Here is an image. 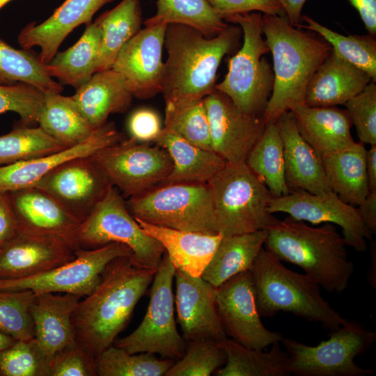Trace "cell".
Wrapping results in <instances>:
<instances>
[{
	"label": "cell",
	"mask_w": 376,
	"mask_h": 376,
	"mask_svg": "<svg viewBox=\"0 0 376 376\" xmlns=\"http://www.w3.org/2000/svg\"><path fill=\"white\" fill-rule=\"evenodd\" d=\"M155 272L136 265L129 256L116 258L105 267L95 289L79 300L72 316L74 332L95 357L124 329Z\"/></svg>",
	"instance_id": "1"
},
{
	"label": "cell",
	"mask_w": 376,
	"mask_h": 376,
	"mask_svg": "<svg viewBox=\"0 0 376 376\" xmlns=\"http://www.w3.org/2000/svg\"><path fill=\"white\" fill-rule=\"evenodd\" d=\"M262 29L274 72L272 92L262 115L267 125L304 104L308 84L332 47L318 34L291 25L285 17L262 15Z\"/></svg>",
	"instance_id": "2"
},
{
	"label": "cell",
	"mask_w": 376,
	"mask_h": 376,
	"mask_svg": "<svg viewBox=\"0 0 376 376\" xmlns=\"http://www.w3.org/2000/svg\"><path fill=\"white\" fill-rule=\"evenodd\" d=\"M242 35L240 26L234 24L212 38L189 26L168 24L162 92L165 102L203 99L212 93L222 59L238 47Z\"/></svg>",
	"instance_id": "3"
},
{
	"label": "cell",
	"mask_w": 376,
	"mask_h": 376,
	"mask_svg": "<svg viewBox=\"0 0 376 376\" xmlns=\"http://www.w3.org/2000/svg\"><path fill=\"white\" fill-rule=\"evenodd\" d=\"M267 231L265 249L281 261L300 267L327 292L346 290L354 265L334 224L313 227L288 216Z\"/></svg>",
	"instance_id": "4"
},
{
	"label": "cell",
	"mask_w": 376,
	"mask_h": 376,
	"mask_svg": "<svg viewBox=\"0 0 376 376\" xmlns=\"http://www.w3.org/2000/svg\"><path fill=\"white\" fill-rule=\"evenodd\" d=\"M250 272L260 316L290 313L331 331L347 322L323 298L315 281L306 274L286 268L264 247Z\"/></svg>",
	"instance_id": "5"
},
{
	"label": "cell",
	"mask_w": 376,
	"mask_h": 376,
	"mask_svg": "<svg viewBox=\"0 0 376 376\" xmlns=\"http://www.w3.org/2000/svg\"><path fill=\"white\" fill-rule=\"evenodd\" d=\"M207 184L216 230L223 237L267 230L279 221L269 211L274 196L245 162H226Z\"/></svg>",
	"instance_id": "6"
},
{
	"label": "cell",
	"mask_w": 376,
	"mask_h": 376,
	"mask_svg": "<svg viewBox=\"0 0 376 376\" xmlns=\"http://www.w3.org/2000/svg\"><path fill=\"white\" fill-rule=\"evenodd\" d=\"M224 20L240 26L243 44L229 58L228 72L215 89L228 96L242 111L262 116L274 86L273 70L264 56L269 49L263 37L262 14H237Z\"/></svg>",
	"instance_id": "7"
},
{
	"label": "cell",
	"mask_w": 376,
	"mask_h": 376,
	"mask_svg": "<svg viewBox=\"0 0 376 376\" xmlns=\"http://www.w3.org/2000/svg\"><path fill=\"white\" fill-rule=\"evenodd\" d=\"M125 203L135 219L177 230L217 233L207 183L160 184Z\"/></svg>",
	"instance_id": "8"
},
{
	"label": "cell",
	"mask_w": 376,
	"mask_h": 376,
	"mask_svg": "<svg viewBox=\"0 0 376 376\" xmlns=\"http://www.w3.org/2000/svg\"><path fill=\"white\" fill-rule=\"evenodd\" d=\"M79 249H94L120 243L132 251V261L139 267L158 268L165 253L163 246L146 235L130 214L125 198L111 186L77 230Z\"/></svg>",
	"instance_id": "9"
},
{
	"label": "cell",
	"mask_w": 376,
	"mask_h": 376,
	"mask_svg": "<svg viewBox=\"0 0 376 376\" xmlns=\"http://www.w3.org/2000/svg\"><path fill=\"white\" fill-rule=\"evenodd\" d=\"M376 333L356 321L331 331L330 337L315 346L283 338L289 356L288 370L296 376H368L375 371L357 366L354 358L370 348Z\"/></svg>",
	"instance_id": "10"
},
{
	"label": "cell",
	"mask_w": 376,
	"mask_h": 376,
	"mask_svg": "<svg viewBox=\"0 0 376 376\" xmlns=\"http://www.w3.org/2000/svg\"><path fill=\"white\" fill-rule=\"evenodd\" d=\"M175 267L164 253L151 283L143 319L128 336L116 339L113 345L130 354L150 352L174 361L182 357L187 342L179 334L175 320Z\"/></svg>",
	"instance_id": "11"
},
{
	"label": "cell",
	"mask_w": 376,
	"mask_h": 376,
	"mask_svg": "<svg viewBox=\"0 0 376 376\" xmlns=\"http://www.w3.org/2000/svg\"><path fill=\"white\" fill-rule=\"evenodd\" d=\"M91 156L124 198L160 185L173 169V161L164 148L130 137Z\"/></svg>",
	"instance_id": "12"
},
{
	"label": "cell",
	"mask_w": 376,
	"mask_h": 376,
	"mask_svg": "<svg viewBox=\"0 0 376 376\" xmlns=\"http://www.w3.org/2000/svg\"><path fill=\"white\" fill-rule=\"evenodd\" d=\"M133 253L126 245L110 243L94 249H79L75 258L42 273L17 279L0 280V291L31 290L35 295L62 292L86 297L99 284L107 265Z\"/></svg>",
	"instance_id": "13"
},
{
	"label": "cell",
	"mask_w": 376,
	"mask_h": 376,
	"mask_svg": "<svg viewBox=\"0 0 376 376\" xmlns=\"http://www.w3.org/2000/svg\"><path fill=\"white\" fill-rule=\"evenodd\" d=\"M33 186L49 194L81 224L112 185L90 155L61 164Z\"/></svg>",
	"instance_id": "14"
},
{
	"label": "cell",
	"mask_w": 376,
	"mask_h": 376,
	"mask_svg": "<svg viewBox=\"0 0 376 376\" xmlns=\"http://www.w3.org/2000/svg\"><path fill=\"white\" fill-rule=\"evenodd\" d=\"M217 308L224 331L237 343L263 350L281 342V333L266 328L258 312L252 275L241 272L216 288Z\"/></svg>",
	"instance_id": "15"
},
{
	"label": "cell",
	"mask_w": 376,
	"mask_h": 376,
	"mask_svg": "<svg viewBox=\"0 0 376 376\" xmlns=\"http://www.w3.org/2000/svg\"><path fill=\"white\" fill-rule=\"evenodd\" d=\"M269 211L272 214L285 213L295 220L314 225H338L342 228L346 244L359 252L366 251V240L372 239L373 235L363 222L358 208L341 200L333 191L314 194L301 189L292 190L285 196L273 197Z\"/></svg>",
	"instance_id": "16"
},
{
	"label": "cell",
	"mask_w": 376,
	"mask_h": 376,
	"mask_svg": "<svg viewBox=\"0 0 376 376\" xmlns=\"http://www.w3.org/2000/svg\"><path fill=\"white\" fill-rule=\"evenodd\" d=\"M204 102L212 150L226 162H245L265 130L262 116L242 111L216 89L204 97Z\"/></svg>",
	"instance_id": "17"
},
{
	"label": "cell",
	"mask_w": 376,
	"mask_h": 376,
	"mask_svg": "<svg viewBox=\"0 0 376 376\" xmlns=\"http://www.w3.org/2000/svg\"><path fill=\"white\" fill-rule=\"evenodd\" d=\"M166 24L145 26L118 53L112 69L121 74L134 97L149 99L162 92V50Z\"/></svg>",
	"instance_id": "18"
},
{
	"label": "cell",
	"mask_w": 376,
	"mask_h": 376,
	"mask_svg": "<svg viewBox=\"0 0 376 376\" xmlns=\"http://www.w3.org/2000/svg\"><path fill=\"white\" fill-rule=\"evenodd\" d=\"M175 304L182 337L221 341L227 338L220 319L216 288L201 276L195 277L175 269Z\"/></svg>",
	"instance_id": "19"
},
{
	"label": "cell",
	"mask_w": 376,
	"mask_h": 376,
	"mask_svg": "<svg viewBox=\"0 0 376 376\" xmlns=\"http://www.w3.org/2000/svg\"><path fill=\"white\" fill-rule=\"evenodd\" d=\"M75 258V251L60 237L18 231L0 247V280L33 276Z\"/></svg>",
	"instance_id": "20"
},
{
	"label": "cell",
	"mask_w": 376,
	"mask_h": 376,
	"mask_svg": "<svg viewBox=\"0 0 376 376\" xmlns=\"http://www.w3.org/2000/svg\"><path fill=\"white\" fill-rule=\"evenodd\" d=\"M18 231L51 235L65 240L75 251L79 249L80 224L49 194L31 186L8 192Z\"/></svg>",
	"instance_id": "21"
},
{
	"label": "cell",
	"mask_w": 376,
	"mask_h": 376,
	"mask_svg": "<svg viewBox=\"0 0 376 376\" xmlns=\"http://www.w3.org/2000/svg\"><path fill=\"white\" fill-rule=\"evenodd\" d=\"M125 139L114 123L107 122L84 141L54 153L0 166V192H10L35 185L47 173L72 159L90 156Z\"/></svg>",
	"instance_id": "22"
},
{
	"label": "cell",
	"mask_w": 376,
	"mask_h": 376,
	"mask_svg": "<svg viewBox=\"0 0 376 376\" xmlns=\"http://www.w3.org/2000/svg\"><path fill=\"white\" fill-rule=\"evenodd\" d=\"M113 1L65 0L44 22L31 23L23 28L18 35V42L24 49L40 47L39 58L46 65L69 33L82 24L91 23L102 7Z\"/></svg>",
	"instance_id": "23"
},
{
	"label": "cell",
	"mask_w": 376,
	"mask_h": 376,
	"mask_svg": "<svg viewBox=\"0 0 376 376\" xmlns=\"http://www.w3.org/2000/svg\"><path fill=\"white\" fill-rule=\"evenodd\" d=\"M283 145L285 175L290 191L301 189L321 194L332 191L321 157L301 136L290 111L276 121Z\"/></svg>",
	"instance_id": "24"
},
{
	"label": "cell",
	"mask_w": 376,
	"mask_h": 376,
	"mask_svg": "<svg viewBox=\"0 0 376 376\" xmlns=\"http://www.w3.org/2000/svg\"><path fill=\"white\" fill-rule=\"evenodd\" d=\"M81 297L70 293L36 295L30 312L34 338L49 361L59 351L77 341L72 316Z\"/></svg>",
	"instance_id": "25"
},
{
	"label": "cell",
	"mask_w": 376,
	"mask_h": 376,
	"mask_svg": "<svg viewBox=\"0 0 376 376\" xmlns=\"http://www.w3.org/2000/svg\"><path fill=\"white\" fill-rule=\"evenodd\" d=\"M370 81L368 73L333 49L311 77L304 98L309 107H336L348 102Z\"/></svg>",
	"instance_id": "26"
},
{
	"label": "cell",
	"mask_w": 376,
	"mask_h": 376,
	"mask_svg": "<svg viewBox=\"0 0 376 376\" xmlns=\"http://www.w3.org/2000/svg\"><path fill=\"white\" fill-rule=\"evenodd\" d=\"M70 97L94 130L111 114L126 112L134 97L124 77L112 68L95 72Z\"/></svg>",
	"instance_id": "27"
},
{
	"label": "cell",
	"mask_w": 376,
	"mask_h": 376,
	"mask_svg": "<svg viewBox=\"0 0 376 376\" xmlns=\"http://www.w3.org/2000/svg\"><path fill=\"white\" fill-rule=\"evenodd\" d=\"M135 219L146 235L163 246L175 269L195 277L201 276L223 237L219 233L181 230Z\"/></svg>",
	"instance_id": "28"
},
{
	"label": "cell",
	"mask_w": 376,
	"mask_h": 376,
	"mask_svg": "<svg viewBox=\"0 0 376 376\" xmlns=\"http://www.w3.org/2000/svg\"><path fill=\"white\" fill-rule=\"evenodd\" d=\"M301 136L323 157L353 145L352 125L346 109L298 105L290 111Z\"/></svg>",
	"instance_id": "29"
},
{
	"label": "cell",
	"mask_w": 376,
	"mask_h": 376,
	"mask_svg": "<svg viewBox=\"0 0 376 376\" xmlns=\"http://www.w3.org/2000/svg\"><path fill=\"white\" fill-rule=\"evenodd\" d=\"M153 143L164 148L173 161L171 173L161 184L207 183L226 163L212 150L163 129Z\"/></svg>",
	"instance_id": "30"
},
{
	"label": "cell",
	"mask_w": 376,
	"mask_h": 376,
	"mask_svg": "<svg viewBox=\"0 0 376 376\" xmlns=\"http://www.w3.org/2000/svg\"><path fill=\"white\" fill-rule=\"evenodd\" d=\"M366 149L361 142L321 157L331 189L345 203L359 205L369 194Z\"/></svg>",
	"instance_id": "31"
},
{
	"label": "cell",
	"mask_w": 376,
	"mask_h": 376,
	"mask_svg": "<svg viewBox=\"0 0 376 376\" xmlns=\"http://www.w3.org/2000/svg\"><path fill=\"white\" fill-rule=\"evenodd\" d=\"M267 235V230H260L223 237L201 277L217 288L231 277L250 271Z\"/></svg>",
	"instance_id": "32"
},
{
	"label": "cell",
	"mask_w": 376,
	"mask_h": 376,
	"mask_svg": "<svg viewBox=\"0 0 376 376\" xmlns=\"http://www.w3.org/2000/svg\"><path fill=\"white\" fill-rule=\"evenodd\" d=\"M101 41V30L94 22L86 24L78 41L63 52H57L45 65L47 74L54 79L76 89L96 72Z\"/></svg>",
	"instance_id": "33"
},
{
	"label": "cell",
	"mask_w": 376,
	"mask_h": 376,
	"mask_svg": "<svg viewBox=\"0 0 376 376\" xmlns=\"http://www.w3.org/2000/svg\"><path fill=\"white\" fill-rule=\"evenodd\" d=\"M101 30L96 72L111 69L123 46L140 30L142 10L140 0H122L95 21Z\"/></svg>",
	"instance_id": "34"
},
{
	"label": "cell",
	"mask_w": 376,
	"mask_h": 376,
	"mask_svg": "<svg viewBox=\"0 0 376 376\" xmlns=\"http://www.w3.org/2000/svg\"><path fill=\"white\" fill-rule=\"evenodd\" d=\"M226 356L225 364L215 371L217 376H288L289 356L280 342L269 352L244 347L226 338L219 341Z\"/></svg>",
	"instance_id": "35"
},
{
	"label": "cell",
	"mask_w": 376,
	"mask_h": 376,
	"mask_svg": "<svg viewBox=\"0 0 376 376\" xmlns=\"http://www.w3.org/2000/svg\"><path fill=\"white\" fill-rule=\"evenodd\" d=\"M38 123L44 132L67 148L84 141L95 131L70 96L53 91L44 93Z\"/></svg>",
	"instance_id": "36"
},
{
	"label": "cell",
	"mask_w": 376,
	"mask_h": 376,
	"mask_svg": "<svg viewBox=\"0 0 376 376\" xmlns=\"http://www.w3.org/2000/svg\"><path fill=\"white\" fill-rule=\"evenodd\" d=\"M245 163L265 183L274 197L290 192L285 175L283 141L276 123L266 125Z\"/></svg>",
	"instance_id": "37"
},
{
	"label": "cell",
	"mask_w": 376,
	"mask_h": 376,
	"mask_svg": "<svg viewBox=\"0 0 376 376\" xmlns=\"http://www.w3.org/2000/svg\"><path fill=\"white\" fill-rule=\"evenodd\" d=\"M143 24L145 26L183 24L198 30L207 38L217 36L228 26L207 0H157L156 14Z\"/></svg>",
	"instance_id": "38"
},
{
	"label": "cell",
	"mask_w": 376,
	"mask_h": 376,
	"mask_svg": "<svg viewBox=\"0 0 376 376\" xmlns=\"http://www.w3.org/2000/svg\"><path fill=\"white\" fill-rule=\"evenodd\" d=\"M0 83L32 86L42 92L61 93L62 85L47 72L45 65L28 49H16L0 38Z\"/></svg>",
	"instance_id": "39"
},
{
	"label": "cell",
	"mask_w": 376,
	"mask_h": 376,
	"mask_svg": "<svg viewBox=\"0 0 376 376\" xmlns=\"http://www.w3.org/2000/svg\"><path fill=\"white\" fill-rule=\"evenodd\" d=\"M163 130L212 150L209 120L203 99L166 101Z\"/></svg>",
	"instance_id": "40"
},
{
	"label": "cell",
	"mask_w": 376,
	"mask_h": 376,
	"mask_svg": "<svg viewBox=\"0 0 376 376\" xmlns=\"http://www.w3.org/2000/svg\"><path fill=\"white\" fill-rule=\"evenodd\" d=\"M305 28L320 36L330 44L332 49L342 58L369 75L376 81V40L368 35L344 36L320 24L311 17L302 15Z\"/></svg>",
	"instance_id": "41"
},
{
	"label": "cell",
	"mask_w": 376,
	"mask_h": 376,
	"mask_svg": "<svg viewBox=\"0 0 376 376\" xmlns=\"http://www.w3.org/2000/svg\"><path fill=\"white\" fill-rule=\"evenodd\" d=\"M174 362L150 352L130 354L112 345L95 357V368L97 376H162Z\"/></svg>",
	"instance_id": "42"
},
{
	"label": "cell",
	"mask_w": 376,
	"mask_h": 376,
	"mask_svg": "<svg viewBox=\"0 0 376 376\" xmlns=\"http://www.w3.org/2000/svg\"><path fill=\"white\" fill-rule=\"evenodd\" d=\"M67 148L39 126H18L0 136V166L50 155Z\"/></svg>",
	"instance_id": "43"
},
{
	"label": "cell",
	"mask_w": 376,
	"mask_h": 376,
	"mask_svg": "<svg viewBox=\"0 0 376 376\" xmlns=\"http://www.w3.org/2000/svg\"><path fill=\"white\" fill-rule=\"evenodd\" d=\"M36 297L31 290L0 291V331L16 340L34 338L30 312Z\"/></svg>",
	"instance_id": "44"
},
{
	"label": "cell",
	"mask_w": 376,
	"mask_h": 376,
	"mask_svg": "<svg viewBox=\"0 0 376 376\" xmlns=\"http://www.w3.org/2000/svg\"><path fill=\"white\" fill-rule=\"evenodd\" d=\"M50 361L35 338L0 351V376H50Z\"/></svg>",
	"instance_id": "45"
},
{
	"label": "cell",
	"mask_w": 376,
	"mask_h": 376,
	"mask_svg": "<svg viewBox=\"0 0 376 376\" xmlns=\"http://www.w3.org/2000/svg\"><path fill=\"white\" fill-rule=\"evenodd\" d=\"M182 357L174 362L166 376H209L223 366L226 353L219 341H188Z\"/></svg>",
	"instance_id": "46"
},
{
	"label": "cell",
	"mask_w": 376,
	"mask_h": 376,
	"mask_svg": "<svg viewBox=\"0 0 376 376\" xmlns=\"http://www.w3.org/2000/svg\"><path fill=\"white\" fill-rule=\"evenodd\" d=\"M44 93L22 83H0V114L12 111L20 118L21 125L38 123L43 106Z\"/></svg>",
	"instance_id": "47"
},
{
	"label": "cell",
	"mask_w": 376,
	"mask_h": 376,
	"mask_svg": "<svg viewBox=\"0 0 376 376\" xmlns=\"http://www.w3.org/2000/svg\"><path fill=\"white\" fill-rule=\"evenodd\" d=\"M360 142L376 145V85L370 81L345 104Z\"/></svg>",
	"instance_id": "48"
},
{
	"label": "cell",
	"mask_w": 376,
	"mask_h": 376,
	"mask_svg": "<svg viewBox=\"0 0 376 376\" xmlns=\"http://www.w3.org/2000/svg\"><path fill=\"white\" fill-rule=\"evenodd\" d=\"M49 370L50 376H97L95 357L77 340L52 357Z\"/></svg>",
	"instance_id": "49"
},
{
	"label": "cell",
	"mask_w": 376,
	"mask_h": 376,
	"mask_svg": "<svg viewBox=\"0 0 376 376\" xmlns=\"http://www.w3.org/2000/svg\"><path fill=\"white\" fill-rule=\"evenodd\" d=\"M207 1L223 19L230 15L251 12L286 17L281 5L277 0H207Z\"/></svg>",
	"instance_id": "50"
},
{
	"label": "cell",
	"mask_w": 376,
	"mask_h": 376,
	"mask_svg": "<svg viewBox=\"0 0 376 376\" xmlns=\"http://www.w3.org/2000/svg\"><path fill=\"white\" fill-rule=\"evenodd\" d=\"M162 129L159 115L150 109L136 110L128 120L130 138L139 142L153 143L161 134Z\"/></svg>",
	"instance_id": "51"
},
{
	"label": "cell",
	"mask_w": 376,
	"mask_h": 376,
	"mask_svg": "<svg viewBox=\"0 0 376 376\" xmlns=\"http://www.w3.org/2000/svg\"><path fill=\"white\" fill-rule=\"evenodd\" d=\"M17 232V221L8 192H0V247Z\"/></svg>",
	"instance_id": "52"
},
{
	"label": "cell",
	"mask_w": 376,
	"mask_h": 376,
	"mask_svg": "<svg viewBox=\"0 0 376 376\" xmlns=\"http://www.w3.org/2000/svg\"><path fill=\"white\" fill-rule=\"evenodd\" d=\"M357 10L368 34L376 36V0H348Z\"/></svg>",
	"instance_id": "53"
},
{
	"label": "cell",
	"mask_w": 376,
	"mask_h": 376,
	"mask_svg": "<svg viewBox=\"0 0 376 376\" xmlns=\"http://www.w3.org/2000/svg\"><path fill=\"white\" fill-rule=\"evenodd\" d=\"M361 218L372 235L376 233V192H369L358 205Z\"/></svg>",
	"instance_id": "54"
},
{
	"label": "cell",
	"mask_w": 376,
	"mask_h": 376,
	"mask_svg": "<svg viewBox=\"0 0 376 376\" xmlns=\"http://www.w3.org/2000/svg\"><path fill=\"white\" fill-rule=\"evenodd\" d=\"M281 5L289 23L299 27L301 21V11L306 0H277Z\"/></svg>",
	"instance_id": "55"
},
{
	"label": "cell",
	"mask_w": 376,
	"mask_h": 376,
	"mask_svg": "<svg viewBox=\"0 0 376 376\" xmlns=\"http://www.w3.org/2000/svg\"><path fill=\"white\" fill-rule=\"evenodd\" d=\"M366 167L370 192H376V145L366 150Z\"/></svg>",
	"instance_id": "56"
},
{
	"label": "cell",
	"mask_w": 376,
	"mask_h": 376,
	"mask_svg": "<svg viewBox=\"0 0 376 376\" xmlns=\"http://www.w3.org/2000/svg\"><path fill=\"white\" fill-rule=\"evenodd\" d=\"M371 263L370 268L368 271L367 279L370 285L376 288V251L375 243L372 242L370 244Z\"/></svg>",
	"instance_id": "57"
},
{
	"label": "cell",
	"mask_w": 376,
	"mask_h": 376,
	"mask_svg": "<svg viewBox=\"0 0 376 376\" xmlns=\"http://www.w3.org/2000/svg\"><path fill=\"white\" fill-rule=\"evenodd\" d=\"M16 340L12 337L6 335L0 331V351L8 347L13 343H15Z\"/></svg>",
	"instance_id": "58"
},
{
	"label": "cell",
	"mask_w": 376,
	"mask_h": 376,
	"mask_svg": "<svg viewBox=\"0 0 376 376\" xmlns=\"http://www.w3.org/2000/svg\"><path fill=\"white\" fill-rule=\"evenodd\" d=\"M11 0H0V9H1L6 4L9 3Z\"/></svg>",
	"instance_id": "59"
}]
</instances>
